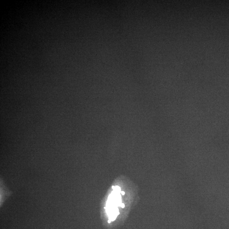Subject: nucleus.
Instances as JSON below:
<instances>
[{
  "label": "nucleus",
  "mask_w": 229,
  "mask_h": 229,
  "mask_svg": "<svg viewBox=\"0 0 229 229\" xmlns=\"http://www.w3.org/2000/svg\"><path fill=\"white\" fill-rule=\"evenodd\" d=\"M112 188H113V190H115V186H112Z\"/></svg>",
  "instance_id": "7ed1b4c3"
},
{
  "label": "nucleus",
  "mask_w": 229,
  "mask_h": 229,
  "mask_svg": "<svg viewBox=\"0 0 229 229\" xmlns=\"http://www.w3.org/2000/svg\"><path fill=\"white\" fill-rule=\"evenodd\" d=\"M108 222L109 223L111 222V221H110V220H109L108 221Z\"/></svg>",
  "instance_id": "20e7f679"
},
{
  "label": "nucleus",
  "mask_w": 229,
  "mask_h": 229,
  "mask_svg": "<svg viewBox=\"0 0 229 229\" xmlns=\"http://www.w3.org/2000/svg\"><path fill=\"white\" fill-rule=\"evenodd\" d=\"M104 208L105 209H106V207H104Z\"/></svg>",
  "instance_id": "39448f33"
},
{
  "label": "nucleus",
  "mask_w": 229,
  "mask_h": 229,
  "mask_svg": "<svg viewBox=\"0 0 229 229\" xmlns=\"http://www.w3.org/2000/svg\"><path fill=\"white\" fill-rule=\"evenodd\" d=\"M121 206L122 207V208H124L125 207V205L123 203H122L121 204Z\"/></svg>",
  "instance_id": "f257e3e1"
},
{
  "label": "nucleus",
  "mask_w": 229,
  "mask_h": 229,
  "mask_svg": "<svg viewBox=\"0 0 229 229\" xmlns=\"http://www.w3.org/2000/svg\"><path fill=\"white\" fill-rule=\"evenodd\" d=\"M121 194H122V195H124V194H125V192H124V191H121Z\"/></svg>",
  "instance_id": "f03ea898"
}]
</instances>
